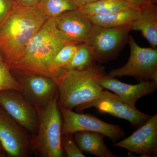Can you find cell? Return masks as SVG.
Returning <instances> with one entry per match:
<instances>
[{
    "label": "cell",
    "mask_w": 157,
    "mask_h": 157,
    "mask_svg": "<svg viewBox=\"0 0 157 157\" xmlns=\"http://www.w3.org/2000/svg\"><path fill=\"white\" fill-rule=\"evenodd\" d=\"M37 6L48 18H55L66 11L79 8L74 0H39Z\"/></svg>",
    "instance_id": "21"
},
{
    "label": "cell",
    "mask_w": 157,
    "mask_h": 157,
    "mask_svg": "<svg viewBox=\"0 0 157 157\" xmlns=\"http://www.w3.org/2000/svg\"><path fill=\"white\" fill-rule=\"evenodd\" d=\"M15 0H0V25L14 9Z\"/></svg>",
    "instance_id": "24"
},
{
    "label": "cell",
    "mask_w": 157,
    "mask_h": 157,
    "mask_svg": "<svg viewBox=\"0 0 157 157\" xmlns=\"http://www.w3.org/2000/svg\"><path fill=\"white\" fill-rule=\"evenodd\" d=\"M132 7L124 0H98L79 8L87 16L110 14Z\"/></svg>",
    "instance_id": "19"
},
{
    "label": "cell",
    "mask_w": 157,
    "mask_h": 157,
    "mask_svg": "<svg viewBox=\"0 0 157 157\" xmlns=\"http://www.w3.org/2000/svg\"><path fill=\"white\" fill-rule=\"evenodd\" d=\"M98 81L103 88L112 91L134 106L139 99L154 92L157 88V81H141L137 84H126L106 74L99 76Z\"/></svg>",
    "instance_id": "14"
},
{
    "label": "cell",
    "mask_w": 157,
    "mask_h": 157,
    "mask_svg": "<svg viewBox=\"0 0 157 157\" xmlns=\"http://www.w3.org/2000/svg\"><path fill=\"white\" fill-rule=\"evenodd\" d=\"M113 146L126 149L140 157H157V114L151 117L131 136L113 143Z\"/></svg>",
    "instance_id": "12"
},
{
    "label": "cell",
    "mask_w": 157,
    "mask_h": 157,
    "mask_svg": "<svg viewBox=\"0 0 157 157\" xmlns=\"http://www.w3.org/2000/svg\"><path fill=\"white\" fill-rule=\"evenodd\" d=\"M7 155L6 151L4 150L2 143L0 142V157H5V155Z\"/></svg>",
    "instance_id": "28"
},
{
    "label": "cell",
    "mask_w": 157,
    "mask_h": 157,
    "mask_svg": "<svg viewBox=\"0 0 157 157\" xmlns=\"http://www.w3.org/2000/svg\"><path fill=\"white\" fill-rule=\"evenodd\" d=\"M90 107H94L101 113H107L128 121L132 126L137 128L151 117L141 112L135 106L129 104L116 94L104 90L95 99L75 108L77 112H81Z\"/></svg>",
    "instance_id": "7"
},
{
    "label": "cell",
    "mask_w": 157,
    "mask_h": 157,
    "mask_svg": "<svg viewBox=\"0 0 157 157\" xmlns=\"http://www.w3.org/2000/svg\"><path fill=\"white\" fill-rule=\"evenodd\" d=\"M78 44L67 42L61 48L52 59L49 68V75L57 82L64 74L63 69L73 57Z\"/></svg>",
    "instance_id": "18"
},
{
    "label": "cell",
    "mask_w": 157,
    "mask_h": 157,
    "mask_svg": "<svg viewBox=\"0 0 157 157\" xmlns=\"http://www.w3.org/2000/svg\"><path fill=\"white\" fill-rule=\"evenodd\" d=\"M67 42L57 28L55 18L49 17L31 39L11 72L50 77L49 68L51 62Z\"/></svg>",
    "instance_id": "2"
},
{
    "label": "cell",
    "mask_w": 157,
    "mask_h": 157,
    "mask_svg": "<svg viewBox=\"0 0 157 157\" xmlns=\"http://www.w3.org/2000/svg\"><path fill=\"white\" fill-rule=\"evenodd\" d=\"M0 105L31 135H36L39 127L36 108L21 91L7 90L0 92Z\"/></svg>",
    "instance_id": "10"
},
{
    "label": "cell",
    "mask_w": 157,
    "mask_h": 157,
    "mask_svg": "<svg viewBox=\"0 0 157 157\" xmlns=\"http://www.w3.org/2000/svg\"><path fill=\"white\" fill-rule=\"evenodd\" d=\"M0 142L7 155L28 157L33 153L32 135L0 105Z\"/></svg>",
    "instance_id": "9"
},
{
    "label": "cell",
    "mask_w": 157,
    "mask_h": 157,
    "mask_svg": "<svg viewBox=\"0 0 157 157\" xmlns=\"http://www.w3.org/2000/svg\"><path fill=\"white\" fill-rule=\"evenodd\" d=\"M94 55L85 42L78 44L77 50L67 65L63 69L64 73L70 70H82L95 64Z\"/></svg>",
    "instance_id": "20"
},
{
    "label": "cell",
    "mask_w": 157,
    "mask_h": 157,
    "mask_svg": "<svg viewBox=\"0 0 157 157\" xmlns=\"http://www.w3.org/2000/svg\"><path fill=\"white\" fill-rule=\"evenodd\" d=\"M57 28L68 42L80 44L87 41L94 24L78 9L55 17Z\"/></svg>",
    "instance_id": "13"
},
{
    "label": "cell",
    "mask_w": 157,
    "mask_h": 157,
    "mask_svg": "<svg viewBox=\"0 0 157 157\" xmlns=\"http://www.w3.org/2000/svg\"><path fill=\"white\" fill-rule=\"evenodd\" d=\"M59 109L63 118L62 135L83 131L98 132L113 143L125 137L124 131L118 125L107 123L90 114L77 113L64 108Z\"/></svg>",
    "instance_id": "8"
},
{
    "label": "cell",
    "mask_w": 157,
    "mask_h": 157,
    "mask_svg": "<svg viewBox=\"0 0 157 157\" xmlns=\"http://www.w3.org/2000/svg\"><path fill=\"white\" fill-rule=\"evenodd\" d=\"M130 57L124 66L109 71L111 77L128 76L141 81H157V48H143L129 36Z\"/></svg>",
    "instance_id": "6"
},
{
    "label": "cell",
    "mask_w": 157,
    "mask_h": 157,
    "mask_svg": "<svg viewBox=\"0 0 157 157\" xmlns=\"http://www.w3.org/2000/svg\"><path fill=\"white\" fill-rule=\"evenodd\" d=\"M140 8L131 7L121 11L106 14H97L89 17L94 24L107 28L132 25L139 18Z\"/></svg>",
    "instance_id": "17"
},
{
    "label": "cell",
    "mask_w": 157,
    "mask_h": 157,
    "mask_svg": "<svg viewBox=\"0 0 157 157\" xmlns=\"http://www.w3.org/2000/svg\"><path fill=\"white\" fill-rule=\"evenodd\" d=\"M129 3L133 7L140 8V7L147 3L149 2H157V0H124Z\"/></svg>",
    "instance_id": "25"
},
{
    "label": "cell",
    "mask_w": 157,
    "mask_h": 157,
    "mask_svg": "<svg viewBox=\"0 0 157 157\" xmlns=\"http://www.w3.org/2000/svg\"><path fill=\"white\" fill-rule=\"evenodd\" d=\"M7 90H15L21 91L17 79L0 56V92Z\"/></svg>",
    "instance_id": "22"
},
{
    "label": "cell",
    "mask_w": 157,
    "mask_h": 157,
    "mask_svg": "<svg viewBox=\"0 0 157 157\" xmlns=\"http://www.w3.org/2000/svg\"><path fill=\"white\" fill-rule=\"evenodd\" d=\"M58 90L45 108H37L39 127L36 135H32L33 153L41 157H62L61 146L63 118L58 105Z\"/></svg>",
    "instance_id": "4"
},
{
    "label": "cell",
    "mask_w": 157,
    "mask_h": 157,
    "mask_svg": "<svg viewBox=\"0 0 157 157\" xmlns=\"http://www.w3.org/2000/svg\"><path fill=\"white\" fill-rule=\"evenodd\" d=\"M78 4L79 8L86 6L89 4L98 1V0H74Z\"/></svg>",
    "instance_id": "27"
},
{
    "label": "cell",
    "mask_w": 157,
    "mask_h": 157,
    "mask_svg": "<svg viewBox=\"0 0 157 157\" xmlns=\"http://www.w3.org/2000/svg\"><path fill=\"white\" fill-rule=\"evenodd\" d=\"M12 73L24 95L37 108L46 107L58 90L57 82L48 76L33 73Z\"/></svg>",
    "instance_id": "11"
},
{
    "label": "cell",
    "mask_w": 157,
    "mask_h": 157,
    "mask_svg": "<svg viewBox=\"0 0 157 157\" xmlns=\"http://www.w3.org/2000/svg\"><path fill=\"white\" fill-rule=\"evenodd\" d=\"M104 135L98 132H79L73 135V138L82 151L98 157H117L106 146Z\"/></svg>",
    "instance_id": "16"
},
{
    "label": "cell",
    "mask_w": 157,
    "mask_h": 157,
    "mask_svg": "<svg viewBox=\"0 0 157 157\" xmlns=\"http://www.w3.org/2000/svg\"><path fill=\"white\" fill-rule=\"evenodd\" d=\"M132 26L107 28L94 24L85 43L92 50L96 61L106 63L117 57L128 42Z\"/></svg>",
    "instance_id": "5"
},
{
    "label": "cell",
    "mask_w": 157,
    "mask_h": 157,
    "mask_svg": "<svg viewBox=\"0 0 157 157\" xmlns=\"http://www.w3.org/2000/svg\"><path fill=\"white\" fill-rule=\"evenodd\" d=\"M73 135H62L61 146L68 157H85L73 138Z\"/></svg>",
    "instance_id": "23"
},
{
    "label": "cell",
    "mask_w": 157,
    "mask_h": 157,
    "mask_svg": "<svg viewBox=\"0 0 157 157\" xmlns=\"http://www.w3.org/2000/svg\"><path fill=\"white\" fill-rule=\"evenodd\" d=\"M105 74L104 67L95 64L83 70L66 72L58 81L59 108L72 110L95 99L104 90L98 78Z\"/></svg>",
    "instance_id": "3"
},
{
    "label": "cell",
    "mask_w": 157,
    "mask_h": 157,
    "mask_svg": "<svg viewBox=\"0 0 157 157\" xmlns=\"http://www.w3.org/2000/svg\"><path fill=\"white\" fill-rule=\"evenodd\" d=\"M139 18L132 24V30L139 31L152 48L157 46V5L149 2L140 7Z\"/></svg>",
    "instance_id": "15"
},
{
    "label": "cell",
    "mask_w": 157,
    "mask_h": 157,
    "mask_svg": "<svg viewBox=\"0 0 157 157\" xmlns=\"http://www.w3.org/2000/svg\"><path fill=\"white\" fill-rule=\"evenodd\" d=\"M48 17L38 6L28 7L15 2L0 25V56L10 70Z\"/></svg>",
    "instance_id": "1"
},
{
    "label": "cell",
    "mask_w": 157,
    "mask_h": 157,
    "mask_svg": "<svg viewBox=\"0 0 157 157\" xmlns=\"http://www.w3.org/2000/svg\"><path fill=\"white\" fill-rule=\"evenodd\" d=\"M15 2L20 6L31 7L37 6L39 0H15Z\"/></svg>",
    "instance_id": "26"
}]
</instances>
